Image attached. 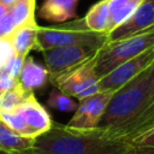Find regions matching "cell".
<instances>
[{"mask_svg":"<svg viewBox=\"0 0 154 154\" xmlns=\"http://www.w3.org/2000/svg\"><path fill=\"white\" fill-rule=\"evenodd\" d=\"M154 63V47L144 51L135 58L120 64L118 67L112 70L109 73L100 78V90H113L116 91L126 82L140 75L148 66Z\"/></svg>","mask_w":154,"mask_h":154,"instance_id":"cell-8","label":"cell"},{"mask_svg":"<svg viewBox=\"0 0 154 154\" xmlns=\"http://www.w3.org/2000/svg\"><path fill=\"white\" fill-rule=\"evenodd\" d=\"M136 150L137 154H150L154 153V128L132 137L128 141Z\"/></svg>","mask_w":154,"mask_h":154,"instance_id":"cell-21","label":"cell"},{"mask_svg":"<svg viewBox=\"0 0 154 154\" xmlns=\"http://www.w3.org/2000/svg\"><path fill=\"white\" fill-rule=\"evenodd\" d=\"M153 2H154V0H153Z\"/></svg>","mask_w":154,"mask_h":154,"instance_id":"cell-31","label":"cell"},{"mask_svg":"<svg viewBox=\"0 0 154 154\" xmlns=\"http://www.w3.org/2000/svg\"><path fill=\"white\" fill-rule=\"evenodd\" d=\"M16 109L25 120L31 138H36L47 132L54 123L48 111L37 101L34 93H30Z\"/></svg>","mask_w":154,"mask_h":154,"instance_id":"cell-10","label":"cell"},{"mask_svg":"<svg viewBox=\"0 0 154 154\" xmlns=\"http://www.w3.org/2000/svg\"><path fill=\"white\" fill-rule=\"evenodd\" d=\"M16 54L10 36L0 38V67H4L8 60Z\"/></svg>","mask_w":154,"mask_h":154,"instance_id":"cell-23","label":"cell"},{"mask_svg":"<svg viewBox=\"0 0 154 154\" xmlns=\"http://www.w3.org/2000/svg\"><path fill=\"white\" fill-rule=\"evenodd\" d=\"M35 138L25 137L12 130L0 118V152L17 153L32 149Z\"/></svg>","mask_w":154,"mask_h":154,"instance_id":"cell-15","label":"cell"},{"mask_svg":"<svg viewBox=\"0 0 154 154\" xmlns=\"http://www.w3.org/2000/svg\"><path fill=\"white\" fill-rule=\"evenodd\" d=\"M113 93V90H100L94 95L79 100L77 109L73 112L72 118L66 125L82 130L96 128L108 106Z\"/></svg>","mask_w":154,"mask_h":154,"instance_id":"cell-7","label":"cell"},{"mask_svg":"<svg viewBox=\"0 0 154 154\" xmlns=\"http://www.w3.org/2000/svg\"><path fill=\"white\" fill-rule=\"evenodd\" d=\"M88 30L108 35L111 31V16L108 0H100L90 7L83 18Z\"/></svg>","mask_w":154,"mask_h":154,"instance_id":"cell-14","label":"cell"},{"mask_svg":"<svg viewBox=\"0 0 154 154\" xmlns=\"http://www.w3.org/2000/svg\"><path fill=\"white\" fill-rule=\"evenodd\" d=\"M0 154H35V153L30 149V150H25V152H17V153H6V152H0Z\"/></svg>","mask_w":154,"mask_h":154,"instance_id":"cell-28","label":"cell"},{"mask_svg":"<svg viewBox=\"0 0 154 154\" xmlns=\"http://www.w3.org/2000/svg\"><path fill=\"white\" fill-rule=\"evenodd\" d=\"M94 59L95 57L82 66L61 76L53 83V85L69 96L76 97L78 101L99 93L100 78L94 69Z\"/></svg>","mask_w":154,"mask_h":154,"instance_id":"cell-6","label":"cell"},{"mask_svg":"<svg viewBox=\"0 0 154 154\" xmlns=\"http://www.w3.org/2000/svg\"><path fill=\"white\" fill-rule=\"evenodd\" d=\"M144 0H108L111 31L128 20ZM109 31V32H111Z\"/></svg>","mask_w":154,"mask_h":154,"instance_id":"cell-16","label":"cell"},{"mask_svg":"<svg viewBox=\"0 0 154 154\" xmlns=\"http://www.w3.org/2000/svg\"><path fill=\"white\" fill-rule=\"evenodd\" d=\"M81 0H43L38 17L49 23H65L77 18V6Z\"/></svg>","mask_w":154,"mask_h":154,"instance_id":"cell-11","label":"cell"},{"mask_svg":"<svg viewBox=\"0 0 154 154\" xmlns=\"http://www.w3.org/2000/svg\"><path fill=\"white\" fill-rule=\"evenodd\" d=\"M40 51L63 46H94L101 48L107 42V35L87 29L83 18L72 19L57 26H38Z\"/></svg>","mask_w":154,"mask_h":154,"instance_id":"cell-4","label":"cell"},{"mask_svg":"<svg viewBox=\"0 0 154 154\" xmlns=\"http://www.w3.org/2000/svg\"><path fill=\"white\" fill-rule=\"evenodd\" d=\"M35 7L36 0H18L8 8V13L17 28L23 24L35 22Z\"/></svg>","mask_w":154,"mask_h":154,"instance_id":"cell-17","label":"cell"},{"mask_svg":"<svg viewBox=\"0 0 154 154\" xmlns=\"http://www.w3.org/2000/svg\"><path fill=\"white\" fill-rule=\"evenodd\" d=\"M17 1H18V0H0V4H1V5H4V6L8 10V8H10L11 6H13Z\"/></svg>","mask_w":154,"mask_h":154,"instance_id":"cell-26","label":"cell"},{"mask_svg":"<svg viewBox=\"0 0 154 154\" xmlns=\"http://www.w3.org/2000/svg\"><path fill=\"white\" fill-rule=\"evenodd\" d=\"M150 28H154V2L153 0H144L128 20L107 35V42L134 36Z\"/></svg>","mask_w":154,"mask_h":154,"instance_id":"cell-9","label":"cell"},{"mask_svg":"<svg viewBox=\"0 0 154 154\" xmlns=\"http://www.w3.org/2000/svg\"><path fill=\"white\" fill-rule=\"evenodd\" d=\"M152 47H154V28L134 36L106 42L95 55V72L99 78H102L120 64L135 58Z\"/></svg>","mask_w":154,"mask_h":154,"instance_id":"cell-3","label":"cell"},{"mask_svg":"<svg viewBox=\"0 0 154 154\" xmlns=\"http://www.w3.org/2000/svg\"><path fill=\"white\" fill-rule=\"evenodd\" d=\"M153 106L154 63L113 93L96 128L101 129L109 137L118 138L123 130L135 123Z\"/></svg>","mask_w":154,"mask_h":154,"instance_id":"cell-2","label":"cell"},{"mask_svg":"<svg viewBox=\"0 0 154 154\" xmlns=\"http://www.w3.org/2000/svg\"><path fill=\"white\" fill-rule=\"evenodd\" d=\"M150 154H154V153H150Z\"/></svg>","mask_w":154,"mask_h":154,"instance_id":"cell-30","label":"cell"},{"mask_svg":"<svg viewBox=\"0 0 154 154\" xmlns=\"http://www.w3.org/2000/svg\"><path fill=\"white\" fill-rule=\"evenodd\" d=\"M0 118H1L12 130H14L16 132H18L19 135L25 136V137H30V136H29L28 126H26V124H25V120L23 119L22 114H20L17 109H13V111H11V112H2V113H0Z\"/></svg>","mask_w":154,"mask_h":154,"instance_id":"cell-22","label":"cell"},{"mask_svg":"<svg viewBox=\"0 0 154 154\" xmlns=\"http://www.w3.org/2000/svg\"><path fill=\"white\" fill-rule=\"evenodd\" d=\"M16 84H18V79L11 77L6 71L5 69L0 67V95L2 93H5L6 90L13 88Z\"/></svg>","mask_w":154,"mask_h":154,"instance_id":"cell-25","label":"cell"},{"mask_svg":"<svg viewBox=\"0 0 154 154\" xmlns=\"http://www.w3.org/2000/svg\"><path fill=\"white\" fill-rule=\"evenodd\" d=\"M19 84L26 91L42 89L49 82V73L46 66L36 63L32 57L26 55L18 77Z\"/></svg>","mask_w":154,"mask_h":154,"instance_id":"cell-12","label":"cell"},{"mask_svg":"<svg viewBox=\"0 0 154 154\" xmlns=\"http://www.w3.org/2000/svg\"><path fill=\"white\" fill-rule=\"evenodd\" d=\"M7 13V8L4 6V5H1L0 4V23H1V20H2V18L5 17V14Z\"/></svg>","mask_w":154,"mask_h":154,"instance_id":"cell-27","label":"cell"},{"mask_svg":"<svg viewBox=\"0 0 154 154\" xmlns=\"http://www.w3.org/2000/svg\"><path fill=\"white\" fill-rule=\"evenodd\" d=\"M35 154H137L126 141L109 137L99 128L82 130L53 123L35 138Z\"/></svg>","mask_w":154,"mask_h":154,"instance_id":"cell-1","label":"cell"},{"mask_svg":"<svg viewBox=\"0 0 154 154\" xmlns=\"http://www.w3.org/2000/svg\"><path fill=\"white\" fill-rule=\"evenodd\" d=\"M30 93L34 91H26L18 82V84H16L13 88L6 90L0 95V113L16 109Z\"/></svg>","mask_w":154,"mask_h":154,"instance_id":"cell-18","label":"cell"},{"mask_svg":"<svg viewBox=\"0 0 154 154\" xmlns=\"http://www.w3.org/2000/svg\"><path fill=\"white\" fill-rule=\"evenodd\" d=\"M99 47L94 46H63L42 51L46 67L49 73V82L53 84L61 76L82 66L91 60L99 52Z\"/></svg>","mask_w":154,"mask_h":154,"instance_id":"cell-5","label":"cell"},{"mask_svg":"<svg viewBox=\"0 0 154 154\" xmlns=\"http://www.w3.org/2000/svg\"><path fill=\"white\" fill-rule=\"evenodd\" d=\"M46 103L48 107L60 112H75L78 106V103L71 96L63 93L57 87H53L51 89Z\"/></svg>","mask_w":154,"mask_h":154,"instance_id":"cell-20","label":"cell"},{"mask_svg":"<svg viewBox=\"0 0 154 154\" xmlns=\"http://www.w3.org/2000/svg\"><path fill=\"white\" fill-rule=\"evenodd\" d=\"M152 128H154V108L147 111L135 123H132L130 126H128L125 130H123L120 132V135L118 136V138L128 142L132 137H135Z\"/></svg>","mask_w":154,"mask_h":154,"instance_id":"cell-19","label":"cell"},{"mask_svg":"<svg viewBox=\"0 0 154 154\" xmlns=\"http://www.w3.org/2000/svg\"><path fill=\"white\" fill-rule=\"evenodd\" d=\"M37 34L38 24L36 23V20L16 28L14 31L10 35L16 54L25 58L31 49L40 51Z\"/></svg>","mask_w":154,"mask_h":154,"instance_id":"cell-13","label":"cell"},{"mask_svg":"<svg viewBox=\"0 0 154 154\" xmlns=\"http://www.w3.org/2000/svg\"><path fill=\"white\" fill-rule=\"evenodd\" d=\"M24 59H25V58H23V57H20V55L14 54V55L8 60V63H7L2 69H5V71H6L11 77H13V78L18 79L19 73H20V70H22V67H23Z\"/></svg>","mask_w":154,"mask_h":154,"instance_id":"cell-24","label":"cell"},{"mask_svg":"<svg viewBox=\"0 0 154 154\" xmlns=\"http://www.w3.org/2000/svg\"><path fill=\"white\" fill-rule=\"evenodd\" d=\"M152 108H154V106H153V107H152ZM152 108H149V109H152ZM149 109H148V111H149Z\"/></svg>","mask_w":154,"mask_h":154,"instance_id":"cell-29","label":"cell"}]
</instances>
